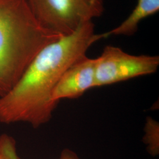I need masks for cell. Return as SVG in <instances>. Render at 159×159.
<instances>
[{
    "label": "cell",
    "instance_id": "3957f363",
    "mask_svg": "<svg viewBox=\"0 0 159 159\" xmlns=\"http://www.w3.org/2000/svg\"><path fill=\"white\" fill-rule=\"evenodd\" d=\"M34 17L47 30L65 36L102 15L103 0H27Z\"/></svg>",
    "mask_w": 159,
    "mask_h": 159
},
{
    "label": "cell",
    "instance_id": "52a82bcc",
    "mask_svg": "<svg viewBox=\"0 0 159 159\" xmlns=\"http://www.w3.org/2000/svg\"><path fill=\"white\" fill-rule=\"evenodd\" d=\"M0 159H20L17 152L14 137L4 133L0 136ZM59 159H80L77 154L69 148L61 152Z\"/></svg>",
    "mask_w": 159,
    "mask_h": 159
},
{
    "label": "cell",
    "instance_id": "6da1fadb",
    "mask_svg": "<svg viewBox=\"0 0 159 159\" xmlns=\"http://www.w3.org/2000/svg\"><path fill=\"white\" fill-rule=\"evenodd\" d=\"M93 21L80 25L74 33L63 36L38 53L14 87L0 97V123H25L37 129L52 118L58 102L52 93L64 73L102 39Z\"/></svg>",
    "mask_w": 159,
    "mask_h": 159
},
{
    "label": "cell",
    "instance_id": "5b68a950",
    "mask_svg": "<svg viewBox=\"0 0 159 159\" xmlns=\"http://www.w3.org/2000/svg\"><path fill=\"white\" fill-rule=\"evenodd\" d=\"M96 87V58L87 56L80 58L66 70L52 93V99L79 98L89 89Z\"/></svg>",
    "mask_w": 159,
    "mask_h": 159
},
{
    "label": "cell",
    "instance_id": "7a4b0ae2",
    "mask_svg": "<svg viewBox=\"0 0 159 159\" xmlns=\"http://www.w3.org/2000/svg\"><path fill=\"white\" fill-rule=\"evenodd\" d=\"M61 37L40 25L27 0H0V97L17 84L43 48Z\"/></svg>",
    "mask_w": 159,
    "mask_h": 159
},
{
    "label": "cell",
    "instance_id": "8992f818",
    "mask_svg": "<svg viewBox=\"0 0 159 159\" xmlns=\"http://www.w3.org/2000/svg\"><path fill=\"white\" fill-rule=\"evenodd\" d=\"M159 10V0H138L136 6L129 16L117 27L102 34V39L111 35H133L136 33L143 20L156 14Z\"/></svg>",
    "mask_w": 159,
    "mask_h": 159
},
{
    "label": "cell",
    "instance_id": "ba28073f",
    "mask_svg": "<svg viewBox=\"0 0 159 159\" xmlns=\"http://www.w3.org/2000/svg\"><path fill=\"white\" fill-rule=\"evenodd\" d=\"M143 142L148 153L156 156L159 153V125L151 117H148L144 127Z\"/></svg>",
    "mask_w": 159,
    "mask_h": 159
},
{
    "label": "cell",
    "instance_id": "277c9868",
    "mask_svg": "<svg viewBox=\"0 0 159 159\" xmlns=\"http://www.w3.org/2000/svg\"><path fill=\"white\" fill-rule=\"evenodd\" d=\"M159 66L158 56H134L119 47L106 46L96 58V87L153 74Z\"/></svg>",
    "mask_w": 159,
    "mask_h": 159
}]
</instances>
